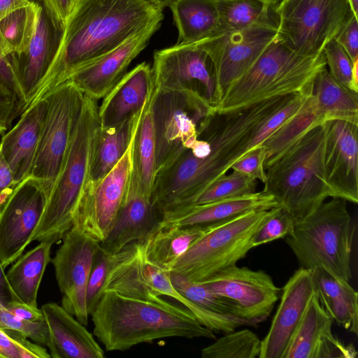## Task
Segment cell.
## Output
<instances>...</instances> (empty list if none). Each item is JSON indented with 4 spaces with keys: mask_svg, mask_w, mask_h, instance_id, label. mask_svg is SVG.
Segmentation results:
<instances>
[{
    "mask_svg": "<svg viewBox=\"0 0 358 358\" xmlns=\"http://www.w3.org/2000/svg\"><path fill=\"white\" fill-rule=\"evenodd\" d=\"M271 111L264 102L215 112L198 138L157 172L152 201L160 217L191 206L198 196L252 148Z\"/></svg>",
    "mask_w": 358,
    "mask_h": 358,
    "instance_id": "obj_1",
    "label": "cell"
},
{
    "mask_svg": "<svg viewBox=\"0 0 358 358\" xmlns=\"http://www.w3.org/2000/svg\"><path fill=\"white\" fill-rule=\"evenodd\" d=\"M163 9L154 0H78L66 22L56 56L31 104L79 69L164 19Z\"/></svg>",
    "mask_w": 358,
    "mask_h": 358,
    "instance_id": "obj_2",
    "label": "cell"
},
{
    "mask_svg": "<svg viewBox=\"0 0 358 358\" xmlns=\"http://www.w3.org/2000/svg\"><path fill=\"white\" fill-rule=\"evenodd\" d=\"M90 316L93 334L107 351H124L164 338H216L187 308L163 299L148 301L107 291Z\"/></svg>",
    "mask_w": 358,
    "mask_h": 358,
    "instance_id": "obj_3",
    "label": "cell"
},
{
    "mask_svg": "<svg viewBox=\"0 0 358 358\" xmlns=\"http://www.w3.org/2000/svg\"><path fill=\"white\" fill-rule=\"evenodd\" d=\"M325 67L323 52L299 55L278 33L249 70L227 88L215 110L227 112L268 99L305 92Z\"/></svg>",
    "mask_w": 358,
    "mask_h": 358,
    "instance_id": "obj_4",
    "label": "cell"
},
{
    "mask_svg": "<svg viewBox=\"0 0 358 358\" xmlns=\"http://www.w3.org/2000/svg\"><path fill=\"white\" fill-rule=\"evenodd\" d=\"M98 108L97 101L85 96L65 160L31 242L56 243L72 227L76 211L88 185L94 143L101 128Z\"/></svg>",
    "mask_w": 358,
    "mask_h": 358,
    "instance_id": "obj_5",
    "label": "cell"
},
{
    "mask_svg": "<svg viewBox=\"0 0 358 358\" xmlns=\"http://www.w3.org/2000/svg\"><path fill=\"white\" fill-rule=\"evenodd\" d=\"M324 134L323 124L313 127L265 170L263 192L285 208L295 224L331 197L322 168Z\"/></svg>",
    "mask_w": 358,
    "mask_h": 358,
    "instance_id": "obj_6",
    "label": "cell"
},
{
    "mask_svg": "<svg viewBox=\"0 0 358 358\" xmlns=\"http://www.w3.org/2000/svg\"><path fill=\"white\" fill-rule=\"evenodd\" d=\"M355 227L347 201L332 198L303 220L294 224L284 238L301 268H322L345 282L352 278L350 258Z\"/></svg>",
    "mask_w": 358,
    "mask_h": 358,
    "instance_id": "obj_7",
    "label": "cell"
},
{
    "mask_svg": "<svg viewBox=\"0 0 358 358\" xmlns=\"http://www.w3.org/2000/svg\"><path fill=\"white\" fill-rule=\"evenodd\" d=\"M270 210L250 211L214 225L176 262L170 272L201 282L236 265L253 248L252 237Z\"/></svg>",
    "mask_w": 358,
    "mask_h": 358,
    "instance_id": "obj_8",
    "label": "cell"
},
{
    "mask_svg": "<svg viewBox=\"0 0 358 358\" xmlns=\"http://www.w3.org/2000/svg\"><path fill=\"white\" fill-rule=\"evenodd\" d=\"M156 173L198 138L215 108L189 92L155 89L150 98Z\"/></svg>",
    "mask_w": 358,
    "mask_h": 358,
    "instance_id": "obj_9",
    "label": "cell"
},
{
    "mask_svg": "<svg viewBox=\"0 0 358 358\" xmlns=\"http://www.w3.org/2000/svg\"><path fill=\"white\" fill-rule=\"evenodd\" d=\"M43 97L48 106L29 176L41 182L48 198L65 160L85 96L66 80Z\"/></svg>",
    "mask_w": 358,
    "mask_h": 358,
    "instance_id": "obj_10",
    "label": "cell"
},
{
    "mask_svg": "<svg viewBox=\"0 0 358 358\" xmlns=\"http://www.w3.org/2000/svg\"><path fill=\"white\" fill-rule=\"evenodd\" d=\"M278 35L296 52H322L352 13L349 0H284L277 8Z\"/></svg>",
    "mask_w": 358,
    "mask_h": 358,
    "instance_id": "obj_11",
    "label": "cell"
},
{
    "mask_svg": "<svg viewBox=\"0 0 358 358\" xmlns=\"http://www.w3.org/2000/svg\"><path fill=\"white\" fill-rule=\"evenodd\" d=\"M152 71L155 89L189 92L215 108L213 62L196 44L176 43L155 51Z\"/></svg>",
    "mask_w": 358,
    "mask_h": 358,
    "instance_id": "obj_12",
    "label": "cell"
},
{
    "mask_svg": "<svg viewBox=\"0 0 358 358\" xmlns=\"http://www.w3.org/2000/svg\"><path fill=\"white\" fill-rule=\"evenodd\" d=\"M278 33L275 28L256 26L220 31L194 43L206 50L213 62L217 105L227 88L249 70Z\"/></svg>",
    "mask_w": 358,
    "mask_h": 358,
    "instance_id": "obj_13",
    "label": "cell"
},
{
    "mask_svg": "<svg viewBox=\"0 0 358 358\" xmlns=\"http://www.w3.org/2000/svg\"><path fill=\"white\" fill-rule=\"evenodd\" d=\"M199 283L227 300L239 316L256 326L271 315L281 292L264 271L236 264Z\"/></svg>",
    "mask_w": 358,
    "mask_h": 358,
    "instance_id": "obj_14",
    "label": "cell"
},
{
    "mask_svg": "<svg viewBox=\"0 0 358 358\" xmlns=\"http://www.w3.org/2000/svg\"><path fill=\"white\" fill-rule=\"evenodd\" d=\"M99 243L72 226L51 259L62 294V306L85 326L90 317L86 305L87 285Z\"/></svg>",
    "mask_w": 358,
    "mask_h": 358,
    "instance_id": "obj_15",
    "label": "cell"
},
{
    "mask_svg": "<svg viewBox=\"0 0 358 358\" xmlns=\"http://www.w3.org/2000/svg\"><path fill=\"white\" fill-rule=\"evenodd\" d=\"M47 199L41 182L29 176L0 208V263L3 269L31 242Z\"/></svg>",
    "mask_w": 358,
    "mask_h": 358,
    "instance_id": "obj_16",
    "label": "cell"
},
{
    "mask_svg": "<svg viewBox=\"0 0 358 358\" xmlns=\"http://www.w3.org/2000/svg\"><path fill=\"white\" fill-rule=\"evenodd\" d=\"M131 171L130 143L116 166L96 185L87 187L72 226L99 243L102 242L110 232L122 203Z\"/></svg>",
    "mask_w": 358,
    "mask_h": 358,
    "instance_id": "obj_17",
    "label": "cell"
},
{
    "mask_svg": "<svg viewBox=\"0 0 358 358\" xmlns=\"http://www.w3.org/2000/svg\"><path fill=\"white\" fill-rule=\"evenodd\" d=\"M322 168L331 197L358 203V124L340 120L323 123Z\"/></svg>",
    "mask_w": 358,
    "mask_h": 358,
    "instance_id": "obj_18",
    "label": "cell"
},
{
    "mask_svg": "<svg viewBox=\"0 0 358 358\" xmlns=\"http://www.w3.org/2000/svg\"><path fill=\"white\" fill-rule=\"evenodd\" d=\"M162 20H157L115 48L79 69L68 80L86 96L96 101L104 98L127 73L131 62L148 45Z\"/></svg>",
    "mask_w": 358,
    "mask_h": 358,
    "instance_id": "obj_19",
    "label": "cell"
},
{
    "mask_svg": "<svg viewBox=\"0 0 358 358\" xmlns=\"http://www.w3.org/2000/svg\"><path fill=\"white\" fill-rule=\"evenodd\" d=\"M64 31L55 23L44 6L40 5L35 31L28 48L20 55H13V73L24 111L33 101L56 56Z\"/></svg>",
    "mask_w": 358,
    "mask_h": 358,
    "instance_id": "obj_20",
    "label": "cell"
},
{
    "mask_svg": "<svg viewBox=\"0 0 358 358\" xmlns=\"http://www.w3.org/2000/svg\"><path fill=\"white\" fill-rule=\"evenodd\" d=\"M270 329L261 341L259 358H284L309 301L315 294L312 270H296L281 289Z\"/></svg>",
    "mask_w": 358,
    "mask_h": 358,
    "instance_id": "obj_21",
    "label": "cell"
},
{
    "mask_svg": "<svg viewBox=\"0 0 358 358\" xmlns=\"http://www.w3.org/2000/svg\"><path fill=\"white\" fill-rule=\"evenodd\" d=\"M160 215L151 196L141 189L131 173L122 203L107 237L101 247L115 254L127 245L144 240L159 225Z\"/></svg>",
    "mask_w": 358,
    "mask_h": 358,
    "instance_id": "obj_22",
    "label": "cell"
},
{
    "mask_svg": "<svg viewBox=\"0 0 358 358\" xmlns=\"http://www.w3.org/2000/svg\"><path fill=\"white\" fill-rule=\"evenodd\" d=\"M334 320L316 293L310 299L284 358L356 357L352 345H345L332 334Z\"/></svg>",
    "mask_w": 358,
    "mask_h": 358,
    "instance_id": "obj_23",
    "label": "cell"
},
{
    "mask_svg": "<svg viewBox=\"0 0 358 358\" xmlns=\"http://www.w3.org/2000/svg\"><path fill=\"white\" fill-rule=\"evenodd\" d=\"M155 90L152 67L143 62L127 73L98 108L101 128L120 124L134 117L149 102Z\"/></svg>",
    "mask_w": 358,
    "mask_h": 358,
    "instance_id": "obj_24",
    "label": "cell"
},
{
    "mask_svg": "<svg viewBox=\"0 0 358 358\" xmlns=\"http://www.w3.org/2000/svg\"><path fill=\"white\" fill-rule=\"evenodd\" d=\"M49 331L46 345L54 358H103L104 350L86 326L53 302L41 308Z\"/></svg>",
    "mask_w": 358,
    "mask_h": 358,
    "instance_id": "obj_25",
    "label": "cell"
},
{
    "mask_svg": "<svg viewBox=\"0 0 358 358\" xmlns=\"http://www.w3.org/2000/svg\"><path fill=\"white\" fill-rule=\"evenodd\" d=\"M47 106L46 97L31 104L1 139L2 155L17 184L29 176Z\"/></svg>",
    "mask_w": 358,
    "mask_h": 358,
    "instance_id": "obj_26",
    "label": "cell"
},
{
    "mask_svg": "<svg viewBox=\"0 0 358 358\" xmlns=\"http://www.w3.org/2000/svg\"><path fill=\"white\" fill-rule=\"evenodd\" d=\"M279 204L262 191L209 203L194 205L162 217L159 225L211 226L252 210H268Z\"/></svg>",
    "mask_w": 358,
    "mask_h": 358,
    "instance_id": "obj_27",
    "label": "cell"
},
{
    "mask_svg": "<svg viewBox=\"0 0 358 358\" xmlns=\"http://www.w3.org/2000/svg\"><path fill=\"white\" fill-rule=\"evenodd\" d=\"M170 278L176 289L197 308V320L213 332L227 334L243 326L257 327L239 316L227 300L202 284L173 272H170Z\"/></svg>",
    "mask_w": 358,
    "mask_h": 358,
    "instance_id": "obj_28",
    "label": "cell"
},
{
    "mask_svg": "<svg viewBox=\"0 0 358 358\" xmlns=\"http://www.w3.org/2000/svg\"><path fill=\"white\" fill-rule=\"evenodd\" d=\"M213 226L159 225L144 240L138 242L146 259L171 271L176 262Z\"/></svg>",
    "mask_w": 358,
    "mask_h": 358,
    "instance_id": "obj_29",
    "label": "cell"
},
{
    "mask_svg": "<svg viewBox=\"0 0 358 358\" xmlns=\"http://www.w3.org/2000/svg\"><path fill=\"white\" fill-rule=\"evenodd\" d=\"M316 295L326 311L346 330L358 334V293L349 282L322 268L312 270Z\"/></svg>",
    "mask_w": 358,
    "mask_h": 358,
    "instance_id": "obj_30",
    "label": "cell"
},
{
    "mask_svg": "<svg viewBox=\"0 0 358 358\" xmlns=\"http://www.w3.org/2000/svg\"><path fill=\"white\" fill-rule=\"evenodd\" d=\"M169 7L178 31V44H194L220 31L217 0H172Z\"/></svg>",
    "mask_w": 358,
    "mask_h": 358,
    "instance_id": "obj_31",
    "label": "cell"
},
{
    "mask_svg": "<svg viewBox=\"0 0 358 358\" xmlns=\"http://www.w3.org/2000/svg\"><path fill=\"white\" fill-rule=\"evenodd\" d=\"M141 111L120 124L100 128L94 143L87 187L96 185L123 157L130 145Z\"/></svg>",
    "mask_w": 358,
    "mask_h": 358,
    "instance_id": "obj_32",
    "label": "cell"
},
{
    "mask_svg": "<svg viewBox=\"0 0 358 358\" xmlns=\"http://www.w3.org/2000/svg\"><path fill=\"white\" fill-rule=\"evenodd\" d=\"M52 245L50 241L40 242L17 258L6 273L14 294L21 302L33 308H37L38 291L46 266L52 259Z\"/></svg>",
    "mask_w": 358,
    "mask_h": 358,
    "instance_id": "obj_33",
    "label": "cell"
},
{
    "mask_svg": "<svg viewBox=\"0 0 358 358\" xmlns=\"http://www.w3.org/2000/svg\"><path fill=\"white\" fill-rule=\"evenodd\" d=\"M313 95L322 124L328 120H340L358 124V93L336 83L327 67L315 77Z\"/></svg>",
    "mask_w": 358,
    "mask_h": 358,
    "instance_id": "obj_34",
    "label": "cell"
},
{
    "mask_svg": "<svg viewBox=\"0 0 358 358\" xmlns=\"http://www.w3.org/2000/svg\"><path fill=\"white\" fill-rule=\"evenodd\" d=\"M149 102L137 120L131 143V173L151 196L156 175V148Z\"/></svg>",
    "mask_w": 358,
    "mask_h": 358,
    "instance_id": "obj_35",
    "label": "cell"
},
{
    "mask_svg": "<svg viewBox=\"0 0 358 358\" xmlns=\"http://www.w3.org/2000/svg\"><path fill=\"white\" fill-rule=\"evenodd\" d=\"M217 6L220 31L239 30L256 26L278 30L277 8L261 0H217Z\"/></svg>",
    "mask_w": 358,
    "mask_h": 358,
    "instance_id": "obj_36",
    "label": "cell"
},
{
    "mask_svg": "<svg viewBox=\"0 0 358 358\" xmlns=\"http://www.w3.org/2000/svg\"><path fill=\"white\" fill-rule=\"evenodd\" d=\"M322 124L312 91L301 109L261 144L266 149L265 170L296 140Z\"/></svg>",
    "mask_w": 358,
    "mask_h": 358,
    "instance_id": "obj_37",
    "label": "cell"
},
{
    "mask_svg": "<svg viewBox=\"0 0 358 358\" xmlns=\"http://www.w3.org/2000/svg\"><path fill=\"white\" fill-rule=\"evenodd\" d=\"M40 4L30 1L0 19V55H20L33 37Z\"/></svg>",
    "mask_w": 358,
    "mask_h": 358,
    "instance_id": "obj_38",
    "label": "cell"
},
{
    "mask_svg": "<svg viewBox=\"0 0 358 358\" xmlns=\"http://www.w3.org/2000/svg\"><path fill=\"white\" fill-rule=\"evenodd\" d=\"M261 350V341L250 329L224 334L214 343L203 348L202 358H256Z\"/></svg>",
    "mask_w": 358,
    "mask_h": 358,
    "instance_id": "obj_39",
    "label": "cell"
},
{
    "mask_svg": "<svg viewBox=\"0 0 358 358\" xmlns=\"http://www.w3.org/2000/svg\"><path fill=\"white\" fill-rule=\"evenodd\" d=\"M256 185L255 180L233 171L230 174H225L214 181L198 196L192 206L252 194L256 192Z\"/></svg>",
    "mask_w": 358,
    "mask_h": 358,
    "instance_id": "obj_40",
    "label": "cell"
},
{
    "mask_svg": "<svg viewBox=\"0 0 358 358\" xmlns=\"http://www.w3.org/2000/svg\"><path fill=\"white\" fill-rule=\"evenodd\" d=\"M326 67L333 79L347 90L358 93V82L352 75L353 62L333 38L324 47Z\"/></svg>",
    "mask_w": 358,
    "mask_h": 358,
    "instance_id": "obj_41",
    "label": "cell"
},
{
    "mask_svg": "<svg viewBox=\"0 0 358 358\" xmlns=\"http://www.w3.org/2000/svg\"><path fill=\"white\" fill-rule=\"evenodd\" d=\"M294 224L292 215L282 206L278 205L272 208L268 217L252 237V248L278 238H284L292 231Z\"/></svg>",
    "mask_w": 358,
    "mask_h": 358,
    "instance_id": "obj_42",
    "label": "cell"
},
{
    "mask_svg": "<svg viewBox=\"0 0 358 358\" xmlns=\"http://www.w3.org/2000/svg\"><path fill=\"white\" fill-rule=\"evenodd\" d=\"M112 254L98 245L93 259L86 290V305L90 316L103 294V287L110 266Z\"/></svg>",
    "mask_w": 358,
    "mask_h": 358,
    "instance_id": "obj_43",
    "label": "cell"
},
{
    "mask_svg": "<svg viewBox=\"0 0 358 358\" xmlns=\"http://www.w3.org/2000/svg\"><path fill=\"white\" fill-rule=\"evenodd\" d=\"M0 329L17 331L41 345H47L49 342V331L45 320L27 321L14 315L5 308L0 309Z\"/></svg>",
    "mask_w": 358,
    "mask_h": 358,
    "instance_id": "obj_44",
    "label": "cell"
},
{
    "mask_svg": "<svg viewBox=\"0 0 358 358\" xmlns=\"http://www.w3.org/2000/svg\"><path fill=\"white\" fill-rule=\"evenodd\" d=\"M265 158L266 149L264 146L259 145L250 150L237 159L232 164L231 169L264 183L266 178L264 166Z\"/></svg>",
    "mask_w": 358,
    "mask_h": 358,
    "instance_id": "obj_45",
    "label": "cell"
},
{
    "mask_svg": "<svg viewBox=\"0 0 358 358\" xmlns=\"http://www.w3.org/2000/svg\"><path fill=\"white\" fill-rule=\"evenodd\" d=\"M23 113L24 105L18 95L0 83V131L4 134Z\"/></svg>",
    "mask_w": 358,
    "mask_h": 358,
    "instance_id": "obj_46",
    "label": "cell"
},
{
    "mask_svg": "<svg viewBox=\"0 0 358 358\" xmlns=\"http://www.w3.org/2000/svg\"><path fill=\"white\" fill-rule=\"evenodd\" d=\"M334 39L354 62L358 59V17L352 13Z\"/></svg>",
    "mask_w": 358,
    "mask_h": 358,
    "instance_id": "obj_47",
    "label": "cell"
},
{
    "mask_svg": "<svg viewBox=\"0 0 358 358\" xmlns=\"http://www.w3.org/2000/svg\"><path fill=\"white\" fill-rule=\"evenodd\" d=\"M11 339L19 358H49L50 355L40 345L32 343L20 332L11 329H2Z\"/></svg>",
    "mask_w": 358,
    "mask_h": 358,
    "instance_id": "obj_48",
    "label": "cell"
},
{
    "mask_svg": "<svg viewBox=\"0 0 358 358\" xmlns=\"http://www.w3.org/2000/svg\"><path fill=\"white\" fill-rule=\"evenodd\" d=\"M43 6L55 23L65 29L66 22L78 0H43Z\"/></svg>",
    "mask_w": 358,
    "mask_h": 358,
    "instance_id": "obj_49",
    "label": "cell"
},
{
    "mask_svg": "<svg viewBox=\"0 0 358 358\" xmlns=\"http://www.w3.org/2000/svg\"><path fill=\"white\" fill-rule=\"evenodd\" d=\"M17 185L10 166L2 155L0 146V208L10 198Z\"/></svg>",
    "mask_w": 358,
    "mask_h": 358,
    "instance_id": "obj_50",
    "label": "cell"
},
{
    "mask_svg": "<svg viewBox=\"0 0 358 358\" xmlns=\"http://www.w3.org/2000/svg\"><path fill=\"white\" fill-rule=\"evenodd\" d=\"M5 309L14 315L27 321L38 322L45 320L41 308H33L20 301L10 303Z\"/></svg>",
    "mask_w": 358,
    "mask_h": 358,
    "instance_id": "obj_51",
    "label": "cell"
},
{
    "mask_svg": "<svg viewBox=\"0 0 358 358\" xmlns=\"http://www.w3.org/2000/svg\"><path fill=\"white\" fill-rule=\"evenodd\" d=\"M12 57L13 55L6 57L0 55V83L14 91L22 101L20 92L13 73Z\"/></svg>",
    "mask_w": 358,
    "mask_h": 358,
    "instance_id": "obj_52",
    "label": "cell"
},
{
    "mask_svg": "<svg viewBox=\"0 0 358 358\" xmlns=\"http://www.w3.org/2000/svg\"><path fill=\"white\" fill-rule=\"evenodd\" d=\"M15 301H20L10 289L6 280L4 269L0 263V309L5 308L8 304Z\"/></svg>",
    "mask_w": 358,
    "mask_h": 358,
    "instance_id": "obj_53",
    "label": "cell"
},
{
    "mask_svg": "<svg viewBox=\"0 0 358 358\" xmlns=\"http://www.w3.org/2000/svg\"><path fill=\"white\" fill-rule=\"evenodd\" d=\"M0 358H19L15 346L8 336L0 329Z\"/></svg>",
    "mask_w": 358,
    "mask_h": 358,
    "instance_id": "obj_54",
    "label": "cell"
},
{
    "mask_svg": "<svg viewBox=\"0 0 358 358\" xmlns=\"http://www.w3.org/2000/svg\"><path fill=\"white\" fill-rule=\"evenodd\" d=\"M29 0H0V19L12 10L30 3Z\"/></svg>",
    "mask_w": 358,
    "mask_h": 358,
    "instance_id": "obj_55",
    "label": "cell"
},
{
    "mask_svg": "<svg viewBox=\"0 0 358 358\" xmlns=\"http://www.w3.org/2000/svg\"><path fill=\"white\" fill-rule=\"evenodd\" d=\"M353 14L358 17V0H349Z\"/></svg>",
    "mask_w": 358,
    "mask_h": 358,
    "instance_id": "obj_56",
    "label": "cell"
},
{
    "mask_svg": "<svg viewBox=\"0 0 358 358\" xmlns=\"http://www.w3.org/2000/svg\"><path fill=\"white\" fill-rule=\"evenodd\" d=\"M266 3L275 6L276 8L280 5L283 0H261Z\"/></svg>",
    "mask_w": 358,
    "mask_h": 358,
    "instance_id": "obj_57",
    "label": "cell"
},
{
    "mask_svg": "<svg viewBox=\"0 0 358 358\" xmlns=\"http://www.w3.org/2000/svg\"><path fill=\"white\" fill-rule=\"evenodd\" d=\"M157 2L162 8H164L169 6L172 0H154Z\"/></svg>",
    "mask_w": 358,
    "mask_h": 358,
    "instance_id": "obj_58",
    "label": "cell"
},
{
    "mask_svg": "<svg viewBox=\"0 0 358 358\" xmlns=\"http://www.w3.org/2000/svg\"><path fill=\"white\" fill-rule=\"evenodd\" d=\"M3 133L1 131H0V135H3Z\"/></svg>",
    "mask_w": 358,
    "mask_h": 358,
    "instance_id": "obj_59",
    "label": "cell"
},
{
    "mask_svg": "<svg viewBox=\"0 0 358 358\" xmlns=\"http://www.w3.org/2000/svg\"><path fill=\"white\" fill-rule=\"evenodd\" d=\"M284 1V0H283Z\"/></svg>",
    "mask_w": 358,
    "mask_h": 358,
    "instance_id": "obj_60",
    "label": "cell"
}]
</instances>
